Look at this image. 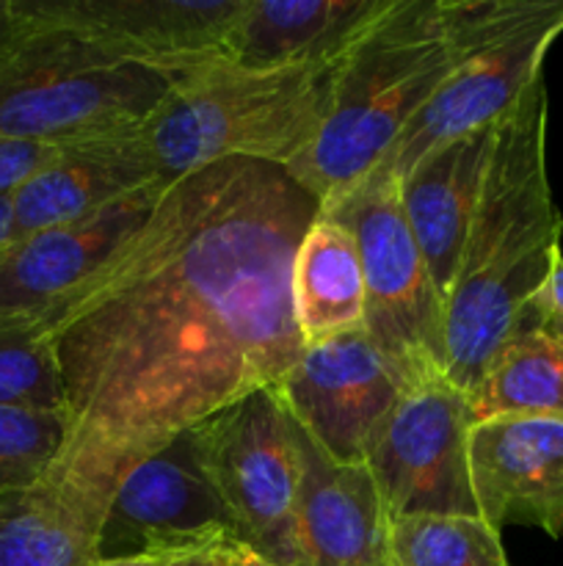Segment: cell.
Instances as JSON below:
<instances>
[{"label": "cell", "mask_w": 563, "mask_h": 566, "mask_svg": "<svg viewBox=\"0 0 563 566\" xmlns=\"http://www.w3.org/2000/svg\"><path fill=\"white\" fill-rule=\"evenodd\" d=\"M320 202L290 171L230 158L169 182L136 235L42 318L70 434L47 479L103 497L304 354L290 271Z\"/></svg>", "instance_id": "cell-1"}, {"label": "cell", "mask_w": 563, "mask_h": 566, "mask_svg": "<svg viewBox=\"0 0 563 566\" xmlns=\"http://www.w3.org/2000/svg\"><path fill=\"white\" fill-rule=\"evenodd\" d=\"M544 77L495 125L478 208L445 304V379L472 392L522 332L524 310L561 249L563 219L546 175Z\"/></svg>", "instance_id": "cell-2"}, {"label": "cell", "mask_w": 563, "mask_h": 566, "mask_svg": "<svg viewBox=\"0 0 563 566\" xmlns=\"http://www.w3.org/2000/svg\"><path fill=\"white\" fill-rule=\"evenodd\" d=\"M467 20L469 0H395L346 55L318 136L287 166L320 210L379 169L456 70Z\"/></svg>", "instance_id": "cell-3"}, {"label": "cell", "mask_w": 563, "mask_h": 566, "mask_svg": "<svg viewBox=\"0 0 563 566\" xmlns=\"http://www.w3.org/2000/svg\"><path fill=\"white\" fill-rule=\"evenodd\" d=\"M342 61L346 55L285 70L230 61L202 66L171 83L132 138L163 182L230 158L287 169L318 136Z\"/></svg>", "instance_id": "cell-4"}, {"label": "cell", "mask_w": 563, "mask_h": 566, "mask_svg": "<svg viewBox=\"0 0 563 566\" xmlns=\"http://www.w3.org/2000/svg\"><path fill=\"white\" fill-rule=\"evenodd\" d=\"M171 83L166 72L116 59L86 39L28 25L20 48L0 61V142L64 147L119 136L163 103Z\"/></svg>", "instance_id": "cell-5"}, {"label": "cell", "mask_w": 563, "mask_h": 566, "mask_svg": "<svg viewBox=\"0 0 563 566\" xmlns=\"http://www.w3.org/2000/svg\"><path fill=\"white\" fill-rule=\"evenodd\" d=\"M561 33L563 0H469L456 70L373 171L401 177L439 144L497 125L544 77L546 53Z\"/></svg>", "instance_id": "cell-6"}, {"label": "cell", "mask_w": 563, "mask_h": 566, "mask_svg": "<svg viewBox=\"0 0 563 566\" xmlns=\"http://www.w3.org/2000/svg\"><path fill=\"white\" fill-rule=\"evenodd\" d=\"M320 213L357 241L370 340L412 387L445 376V298L408 227L397 175L373 171Z\"/></svg>", "instance_id": "cell-7"}, {"label": "cell", "mask_w": 563, "mask_h": 566, "mask_svg": "<svg viewBox=\"0 0 563 566\" xmlns=\"http://www.w3.org/2000/svg\"><path fill=\"white\" fill-rule=\"evenodd\" d=\"M235 534L276 566H298V426L276 387H263L188 429Z\"/></svg>", "instance_id": "cell-8"}, {"label": "cell", "mask_w": 563, "mask_h": 566, "mask_svg": "<svg viewBox=\"0 0 563 566\" xmlns=\"http://www.w3.org/2000/svg\"><path fill=\"white\" fill-rule=\"evenodd\" d=\"M469 396L445 376L408 387L364 459L390 520L478 514L469 484Z\"/></svg>", "instance_id": "cell-9"}, {"label": "cell", "mask_w": 563, "mask_h": 566, "mask_svg": "<svg viewBox=\"0 0 563 566\" xmlns=\"http://www.w3.org/2000/svg\"><path fill=\"white\" fill-rule=\"evenodd\" d=\"M28 25L55 28L121 61L182 75L219 64L246 0H14Z\"/></svg>", "instance_id": "cell-10"}, {"label": "cell", "mask_w": 563, "mask_h": 566, "mask_svg": "<svg viewBox=\"0 0 563 566\" xmlns=\"http://www.w3.org/2000/svg\"><path fill=\"white\" fill-rule=\"evenodd\" d=\"M408 387L359 326L304 346L301 359L276 392L298 429L326 457L340 464H364Z\"/></svg>", "instance_id": "cell-11"}, {"label": "cell", "mask_w": 563, "mask_h": 566, "mask_svg": "<svg viewBox=\"0 0 563 566\" xmlns=\"http://www.w3.org/2000/svg\"><path fill=\"white\" fill-rule=\"evenodd\" d=\"M237 539L188 431L116 479L97 536L99 558L160 556L177 547Z\"/></svg>", "instance_id": "cell-12"}, {"label": "cell", "mask_w": 563, "mask_h": 566, "mask_svg": "<svg viewBox=\"0 0 563 566\" xmlns=\"http://www.w3.org/2000/svg\"><path fill=\"white\" fill-rule=\"evenodd\" d=\"M169 182H152L66 224L11 241L0 252V315L42 321L136 235Z\"/></svg>", "instance_id": "cell-13"}, {"label": "cell", "mask_w": 563, "mask_h": 566, "mask_svg": "<svg viewBox=\"0 0 563 566\" xmlns=\"http://www.w3.org/2000/svg\"><path fill=\"white\" fill-rule=\"evenodd\" d=\"M469 484L478 517L563 536V418H491L469 429Z\"/></svg>", "instance_id": "cell-14"}, {"label": "cell", "mask_w": 563, "mask_h": 566, "mask_svg": "<svg viewBox=\"0 0 563 566\" xmlns=\"http://www.w3.org/2000/svg\"><path fill=\"white\" fill-rule=\"evenodd\" d=\"M298 448V566H395L392 520L368 464L334 462L301 429Z\"/></svg>", "instance_id": "cell-15"}, {"label": "cell", "mask_w": 563, "mask_h": 566, "mask_svg": "<svg viewBox=\"0 0 563 566\" xmlns=\"http://www.w3.org/2000/svg\"><path fill=\"white\" fill-rule=\"evenodd\" d=\"M395 0H246L224 39V59L285 70L351 53Z\"/></svg>", "instance_id": "cell-16"}, {"label": "cell", "mask_w": 563, "mask_h": 566, "mask_svg": "<svg viewBox=\"0 0 563 566\" xmlns=\"http://www.w3.org/2000/svg\"><path fill=\"white\" fill-rule=\"evenodd\" d=\"M132 130L61 147L44 169L9 197L11 241L75 221L127 193L163 182Z\"/></svg>", "instance_id": "cell-17"}, {"label": "cell", "mask_w": 563, "mask_h": 566, "mask_svg": "<svg viewBox=\"0 0 563 566\" xmlns=\"http://www.w3.org/2000/svg\"><path fill=\"white\" fill-rule=\"evenodd\" d=\"M491 136L495 125L439 144L406 175L397 177L408 227L445 304L458 276L469 224L478 208Z\"/></svg>", "instance_id": "cell-18"}, {"label": "cell", "mask_w": 563, "mask_h": 566, "mask_svg": "<svg viewBox=\"0 0 563 566\" xmlns=\"http://www.w3.org/2000/svg\"><path fill=\"white\" fill-rule=\"evenodd\" d=\"M105 501L61 481L0 495V566H94Z\"/></svg>", "instance_id": "cell-19"}, {"label": "cell", "mask_w": 563, "mask_h": 566, "mask_svg": "<svg viewBox=\"0 0 563 566\" xmlns=\"http://www.w3.org/2000/svg\"><path fill=\"white\" fill-rule=\"evenodd\" d=\"M290 298L304 346L364 326V280L357 241L340 219L318 213L290 271Z\"/></svg>", "instance_id": "cell-20"}, {"label": "cell", "mask_w": 563, "mask_h": 566, "mask_svg": "<svg viewBox=\"0 0 563 566\" xmlns=\"http://www.w3.org/2000/svg\"><path fill=\"white\" fill-rule=\"evenodd\" d=\"M472 423L491 418H563V343L524 329L491 359L469 392Z\"/></svg>", "instance_id": "cell-21"}, {"label": "cell", "mask_w": 563, "mask_h": 566, "mask_svg": "<svg viewBox=\"0 0 563 566\" xmlns=\"http://www.w3.org/2000/svg\"><path fill=\"white\" fill-rule=\"evenodd\" d=\"M395 566H511L502 534L467 514H414L392 520Z\"/></svg>", "instance_id": "cell-22"}, {"label": "cell", "mask_w": 563, "mask_h": 566, "mask_svg": "<svg viewBox=\"0 0 563 566\" xmlns=\"http://www.w3.org/2000/svg\"><path fill=\"white\" fill-rule=\"evenodd\" d=\"M0 407L64 412V381L42 321L0 315Z\"/></svg>", "instance_id": "cell-23"}, {"label": "cell", "mask_w": 563, "mask_h": 566, "mask_svg": "<svg viewBox=\"0 0 563 566\" xmlns=\"http://www.w3.org/2000/svg\"><path fill=\"white\" fill-rule=\"evenodd\" d=\"M70 434L64 412L0 407V495L47 479Z\"/></svg>", "instance_id": "cell-24"}, {"label": "cell", "mask_w": 563, "mask_h": 566, "mask_svg": "<svg viewBox=\"0 0 563 566\" xmlns=\"http://www.w3.org/2000/svg\"><path fill=\"white\" fill-rule=\"evenodd\" d=\"M524 329H539L552 340L563 343V252L555 254L544 285L530 298L522 318V332Z\"/></svg>", "instance_id": "cell-25"}, {"label": "cell", "mask_w": 563, "mask_h": 566, "mask_svg": "<svg viewBox=\"0 0 563 566\" xmlns=\"http://www.w3.org/2000/svg\"><path fill=\"white\" fill-rule=\"evenodd\" d=\"M66 147V144H64ZM61 147L33 142H0V199L11 197L25 180L59 155Z\"/></svg>", "instance_id": "cell-26"}, {"label": "cell", "mask_w": 563, "mask_h": 566, "mask_svg": "<svg viewBox=\"0 0 563 566\" xmlns=\"http://www.w3.org/2000/svg\"><path fill=\"white\" fill-rule=\"evenodd\" d=\"M230 542L232 539H213L160 553L158 566H230Z\"/></svg>", "instance_id": "cell-27"}, {"label": "cell", "mask_w": 563, "mask_h": 566, "mask_svg": "<svg viewBox=\"0 0 563 566\" xmlns=\"http://www.w3.org/2000/svg\"><path fill=\"white\" fill-rule=\"evenodd\" d=\"M25 36L28 25L14 0H0V61L9 59Z\"/></svg>", "instance_id": "cell-28"}, {"label": "cell", "mask_w": 563, "mask_h": 566, "mask_svg": "<svg viewBox=\"0 0 563 566\" xmlns=\"http://www.w3.org/2000/svg\"><path fill=\"white\" fill-rule=\"evenodd\" d=\"M230 566H276L265 556H259L257 551H252L248 545H243L241 539L230 542Z\"/></svg>", "instance_id": "cell-29"}, {"label": "cell", "mask_w": 563, "mask_h": 566, "mask_svg": "<svg viewBox=\"0 0 563 566\" xmlns=\"http://www.w3.org/2000/svg\"><path fill=\"white\" fill-rule=\"evenodd\" d=\"M11 243V205L9 197L0 199V252Z\"/></svg>", "instance_id": "cell-30"}, {"label": "cell", "mask_w": 563, "mask_h": 566, "mask_svg": "<svg viewBox=\"0 0 563 566\" xmlns=\"http://www.w3.org/2000/svg\"><path fill=\"white\" fill-rule=\"evenodd\" d=\"M94 566H158V556H136V558H99Z\"/></svg>", "instance_id": "cell-31"}]
</instances>
